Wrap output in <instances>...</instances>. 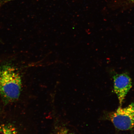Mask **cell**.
<instances>
[{
	"label": "cell",
	"mask_w": 134,
	"mask_h": 134,
	"mask_svg": "<svg viewBox=\"0 0 134 134\" xmlns=\"http://www.w3.org/2000/svg\"><path fill=\"white\" fill-rule=\"evenodd\" d=\"M0 134H20L14 125L10 124H0Z\"/></svg>",
	"instance_id": "5b68a950"
},
{
	"label": "cell",
	"mask_w": 134,
	"mask_h": 134,
	"mask_svg": "<svg viewBox=\"0 0 134 134\" xmlns=\"http://www.w3.org/2000/svg\"><path fill=\"white\" fill-rule=\"evenodd\" d=\"M110 118L118 129L122 131L131 129L134 126V102L124 108L119 107L110 114Z\"/></svg>",
	"instance_id": "7a4b0ae2"
},
{
	"label": "cell",
	"mask_w": 134,
	"mask_h": 134,
	"mask_svg": "<svg viewBox=\"0 0 134 134\" xmlns=\"http://www.w3.org/2000/svg\"><path fill=\"white\" fill-rule=\"evenodd\" d=\"M129 1L132 2L134 3V0H129Z\"/></svg>",
	"instance_id": "52a82bcc"
},
{
	"label": "cell",
	"mask_w": 134,
	"mask_h": 134,
	"mask_svg": "<svg viewBox=\"0 0 134 134\" xmlns=\"http://www.w3.org/2000/svg\"><path fill=\"white\" fill-rule=\"evenodd\" d=\"M114 91L121 107L127 93L132 87L131 78L127 73L116 74L113 76Z\"/></svg>",
	"instance_id": "3957f363"
},
{
	"label": "cell",
	"mask_w": 134,
	"mask_h": 134,
	"mask_svg": "<svg viewBox=\"0 0 134 134\" xmlns=\"http://www.w3.org/2000/svg\"><path fill=\"white\" fill-rule=\"evenodd\" d=\"M48 134H80L74 127L64 120L57 119Z\"/></svg>",
	"instance_id": "277c9868"
},
{
	"label": "cell",
	"mask_w": 134,
	"mask_h": 134,
	"mask_svg": "<svg viewBox=\"0 0 134 134\" xmlns=\"http://www.w3.org/2000/svg\"><path fill=\"white\" fill-rule=\"evenodd\" d=\"M22 81L17 69L9 63L0 66V96L7 102L14 101L20 96Z\"/></svg>",
	"instance_id": "6da1fadb"
},
{
	"label": "cell",
	"mask_w": 134,
	"mask_h": 134,
	"mask_svg": "<svg viewBox=\"0 0 134 134\" xmlns=\"http://www.w3.org/2000/svg\"><path fill=\"white\" fill-rule=\"evenodd\" d=\"M15 0H0V8L7 3Z\"/></svg>",
	"instance_id": "8992f818"
}]
</instances>
